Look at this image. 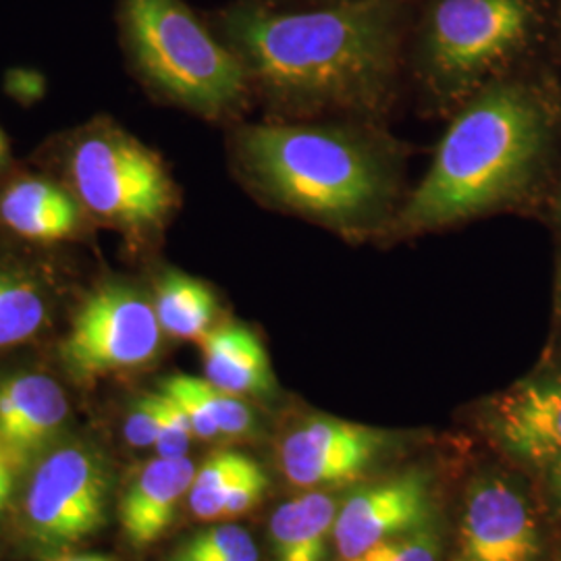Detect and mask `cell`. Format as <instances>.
Returning a JSON list of instances; mask_svg holds the SVG:
<instances>
[{
  "label": "cell",
  "instance_id": "1",
  "mask_svg": "<svg viewBox=\"0 0 561 561\" xmlns=\"http://www.w3.org/2000/svg\"><path fill=\"white\" fill-rule=\"evenodd\" d=\"M412 9L414 0H240L213 27L283 111L373 115L391 99Z\"/></svg>",
  "mask_w": 561,
  "mask_h": 561
},
{
  "label": "cell",
  "instance_id": "2",
  "mask_svg": "<svg viewBox=\"0 0 561 561\" xmlns=\"http://www.w3.org/2000/svg\"><path fill=\"white\" fill-rule=\"evenodd\" d=\"M551 134V111L533 85L491 81L445 131L398 227L410 233L439 229L514 198L537 173Z\"/></svg>",
  "mask_w": 561,
  "mask_h": 561
},
{
  "label": "cell",
  "instance_id": "3",
  "mask_svg": "<svg viewBox=\"0 0 561 561\" xmlns=\"http://www.w3.org/2000/svg\"><path fill=\"white\" fill-rule=\"evenodd\" d=\"M240 159L271 201L337 229L377 225L398 196L396 159L350 127L254 125L240 136Z\"/></svg>",
  "mask_w": 561,
  "mask_h": 561
},
{
  "label": "cell",
  "instance_id": "4",
  "mask_svg": "<svg viewBox=\"0 0 561 561\" xmlns=\"http://www.w3.org/2000/svg\"><path fill=\"white\" fill-rule=\"evenodd\" d=\"M542 20V0H422L408 30L416 76L442 104L468 102L530 48Z\"/></svg>",
  "mask_w": 561,
  "mask_h": 561
},
{
  "label": "cell",
  "instance_id": "5",
  "mask_svg": "<svg viewBox=\"0 0 561 561\" xmlns=\"http://www.w3.org/2000/svg\"><path fill=\"white\" fill-rule=\"evenodd\" d=\"M119 21L134 65L171 101L219 117L245 99V65L183 0H121Z\"/></svg>",
  "mask_w": 561,
  "mask_h": 561
},
{
  "label": "cell",
  "instance_id": "6",
  "mask_svg": "<svg viewBox=\"0 0 561 561\" xmlns=\"http://www.w3.org/2000/svg\"><path fill=\"white\" fill-rule=\"evenodd\" d=\"M81 204L102 221L146 229L175 206V187L161 159L117 131H96L76 144L69 159Z\"/></svg>",
  "mask_w": 561,
  "mask_h": 561
},
{
  "label": "cell",
  "instance_id": "7",
  "mask_svg": "<svg viewBox=\"0 0 561 561\" xmlns=\"http://www.w3.org/2000/svg\"><path fill=\"white\" fill-rule=\"evenodd\" d=\"M161 340L154 304L131 287L108 285L83 301L60 356L78 379H99L150 364Z\"/></svg>",
  "mask_w": 561,
  "mask_h": 561
},
{
  "label": "cell",
  "instance_id": "8",
  "mask_svg": "<svg viewBox=\"0 0 561 561\" xmlns=\"http://www.w3.org/2000/svg\"><path fill=\"white\" fill-rule=\"evenodd\" d=\"M108 474L85 447H62L42 461L27 486L23 516L44 547H69L94 535L106 518Z\"/></svg>",
  "mask_w": 561,
  "mask_h": 561
},
{
  "label": "cell",
  "instance_id": "9",
  "mask_svg": "<svg viewBox=\"0 0 561 561\" xmlns=\"http://www.w3.org/2000/svg\"><path fill=\"white\" fill-rule=\"evenodd\" d=\"M431 489L421 472L366 486L343 503L335 518L333 541L341 561L354 560L375 545L426 528Z\"/></svg>",
  "mask_w": 561,
  "mask_h": 561
},
{
  "label": "cell",
  "instance_id": "10",
  "mask_svg": "<svg viewBox=\"0 0 561 561\" xmlns=\"http://www.w3.org/2000/svg\"><path fill=\"white\" fill-rule=\"evenodd\" d=\"M381 437L358 424L312 419L280 443V468L300 489L333 486L356 481L375 461Z\"/></svg>",
  "mask_w": 561,
  "mask_h": 561
},
{
  "label": "cell",
  "instance_id": "11",
  "mask_svg": "<svg viewBox=\"0 0 561 561\" xmlns=\"http://www.w3.org/2000/svg\"><path fill=\"white\" fill-rule=\"evenodd\" d=\"M537 524L520 493L502 481H482L463 507L456 561H535Z\"/></svg>",
  "mask_w": 561,
  "mask_h": 561
},
{
  "label": "cell",
  "instance_id": "12",
  "mask_svg": "<svg viewBox=\"0 0 561 561\" xmlns=\"http://www.w3.org/2000/svg\"><path fill=\"white\" fill-rule=\"evenodd\" d=\"M69 416L59 382L38 373H21L0 381V449L23 466L50 442Z\"/></svg>",
  "mask_w": 561,
  "mask_h": 561
},
{
  "label": "cell",
  "instance_id": "13",
  "mask_svg": "<svg viewBox=\"0 0 561 561\" xmlns=\"http://www.w3.org/2000/svg\"><path fill=\"white\" fill-rule=\"evenodd\" d=\"M493 426L505 447L524 460H561V377L514 387L495 405Z\"/></svg>",
  "mask_w": 561,
  "mask_h": 561
},
{
  "label": "cell",
  "instance_id": "14",
  "mask_svg": "<svg viewBox=\"0 0 561 561\" xmlns=\"http://www.w3.org/2000/svg\"><path fill=\"white\" fill-rule=\"evenodd\" d=\"M196 466L187 456L148 461L121 500L119 518L127 541L148 547L175 520L181 500L190 493Z\"/></svg>",
  "mask_w": 561,
  "mask_h": 561
},
{
  "label": "cell",
  "instance_id": "15",
  "mask_svg": "<svg viewBox=\"0 0 561 561\" xmlns=\"http://www.w3.org/2000/svg\"><path fill=\"white\" fill-rule=\"evenodd\" d=\"M202 343L204 379L233 396H271L275 375L262 341L243 324L215 327Z\"/></svg>",
  "mask_w": 561,
  "mask_h": 561
},
{
  "label": "cell",
  "instance_id": "16",
  "mask_svg": "<svg viewBox=\"0 0 561 561\" xmlns=\"http://www.w3.org/2000/svg\"><path fill=\"white\" fill-rule=\"evenodd\" d=\"M0 219L25 240L53 243L67 240L78 231L80 210L59 185L44 180H23L2 194Z\"/></svg>",
  "mask_w": 561,
  "mask_h": 561
},
{
  "label": "cell",
  "instance_id": "17",
  "mask_svg": "<svg viewBox=\"0 0 561 561\" xmlns=\"http://www.w3.org/2000/svg\"><path fill=\"white\" fill-rule=\"evenodd\" d=\"M340 505L321 491L283 503L271 518L275 561H327Z\"/></svg>",
  "mask_w": 561,
  "mask_h": 561
},
{
  "label": "cell",
  "instance_id": "18",
  "mask_svg": "<svg viewBox=\"0 0 561 561\" xmlns=\"http://www.w3.org/2000/svg\"><path fill=\"white\" fill-rule=\"evenodd\" d=\"M152 304L162 333L175 340L202 341L215 329L217 298L194 277L167 273L157 285Z\"/></svg>",
  "mask_w": 561,
  "mask_h": 561
},
{
  "label": "cell",
  "instance_id": "19",
  "mask_svg": "<svg viewBox=\"0 0 561 561\" xmlns=\"http://www.w3.org/2000/svg\"><path fill=\"white\" fill-rule=\"evenodd\" d=\"M46 321V300L36 280L0 268V350L32 340Z\"/></svg>",
  "mask_w": 561,
  "mask_h": 561
},
{
  "label": "cell",
  "instance_id": "20",
  "mask_svg": "<svg viewBox=\"0 0 561 561\" xmlns=\"http://www.w3.org/2000/svg\"><path fill=\"white\" fill-rule=\"evenodd\" d=\"M252 458L238 451H217L204 461L187 493L194 516L201 520L221 518L229 493L243 477V472L252 466Z\"/></svg>",
  "mask_w": 561,
  "mask_h": 561
},
{
  "label": "cell",
  "instance_id": "21",
  "mask_svg": "<svg viewBox=\"0 0 561 561\" xmlns=\"http://www.w3.org/2000/svg\"><path fill=\"white\" fill-rule=\"evenodd\" d=\"M185 379L194 396L201 400L204 410L208 412V416L217 424L221 437H243L254 431V412L241 398L222 391L206 379L190 375H185Z\"/></svg>",
  "mask_w": 561,
  "mask_h": 561
},
{
  "label": "cell",
  "instance_id": "22",
  "mask_svg": "<svg viewBox=\"0 0 561 561\" xmlns=\"http://www.w3.org/2000/svg\"><path fill=\"white\" fill-rule=\"evenodd\" d=\"M178 553L222 558V560L259 561V549L252 535L238 524H222L202 530L190 541L183 542Z\"/></svg>",
  "mask_w": 561,
  "mask_h": 561
},
{
  "label": "cell",
  "instance_id": "23",
  "mask_svg": "<svg viewBox=\"0 0 561 561\" xmlns=\"http://www.w3.org/2000/svg\"><path fill=\"white\" fill-rule=\"evenodd\" d=\"M159 435L154 449L159 458H183L187 456L190 443L196 437L187 414L178 401L159 391Z\"/></svg>",
  "mask_w": 561,
  "mask_h": 561
},
{
  "label": "cell",
  "instance_id": "24",
  "mask_svg": "<svg viewBox=\"0 0 561 561\" xmlns=\"http://www.w3.org/2000/svg\"><path fill=\"white\" fill-rule=\"evenodd\" d=\"M347 561H439V539L422 528L375 545L366 553Z\"/></svg>",
  "mask_w": 561,
  "mask_h": 561
},
{
  "label": "cell",
  "instance_id": "25",
  "mask_svg": "<svg viewBox=\"0 0 561 561\" xmlns=\"http://www.w3.org/2000/svg\"><path fill=\"white\" fill-rule=\"evenodd\" d=\"M125 439L131 447H154L159 435V398L157 393H146L136 401L127 421H125Z\"/></svg>",
  "mask_w": 561,
  "mask_h": 561
},
{
  "label": "cell",
  "instance_id": "26",
  "mask_svg": "<svg viewBox=\"0 0 561 561\" xmlns=\"http://www.w3.org/2000/svg\"><path fill=\"white\" fill-rule=\"evenodd\" d=\"M266 486H268V479H266L264 470L259 466V461H252V466L243 472V477L229 493L225 507H222L221 518H233V516H241L248 510H252L256 503L261 502Z\"/></svg>",
  "mask_w": 561,
  "mask_h": 561
},
{
  "label": "cell",
  "instance_id": "27",
  "mask_svg": "<svg viewBox=\"0 0 561 561\" xmlns=\"http://www.w3.org/2000/svg\"><path fill=\"white\" fill-rule=\"evenodd\" d=\"M18 470H20V466L9 458V454L4 449H0V512L9 503Z\"/></svg>",
  "mask_w": 561,
  "mask_h": 561
},
{
  "label": "cell",
  "instance_id": "28",
  "mask_svg": "<svg viewBox=\"0 0 561 561\" xmlns=\"http://www.w3.org/2000/svg\"><path fill=\"white\" fill-rule=\"evenodd\" d=\"M551 484L556 491V497L561 503V460L553 461V470H551Z\"/></svg>",
  "mask_w": 561,
  "mask_h": 561
},
{
  "label": "cell",
  "instance_id": "29",
  "mask_svg": "<svg viewBox=\"0 0 561 561\" xmlns=\"http://www.w3.org/2000/svg\"><path fill=\"white\" fill-rule=\"evenodd\" d=\"M171 561H238V560H222V558H201V556H183V553H175Z\"/></svg>",
  "mask_w": 561,
  "mask_h": 561
},
{
  "label": "cell",
  "instance_id": "30",
  "mask_svg": "<svg viewBox=\"0 0 561 561\" xmlns=\"http://www.w3.org/2000/svg\"><path fill=\"white\" fill-rule=\"evenodd\" d=\"M57 561H113L108 558H102V556H65L59 558Z\"/></svg>",
  "mask_w": 561,
  "mask_h": 561
},
{
  "label": "cell",
  "instance_id": "31",
  "mask_svg": "<svg viewBox=\"0 0 561 561\" xmlns=\"http://www.w3.org/2000/svg\"><path fill=\"white\" fill-rule=\"evenodd\" d=\"M4 157H7V140H4V136L0 131V162L4 161Z\"/></svg>",
  "mask_w": 561,
  "mask_h": 561
},
{
  "label": "cell",
  "instance_id": "32",
  "mask_svg": "<svg viewBox=\"0 0 561 561\" xmlns=\"http://www.w3.org/2000/svg\"><path fill=\"white\" fill-rule=\"evenodd\" d=\"M273 2H280V4H285V2H300V4H312V2H329V0H273Z\"/></svg>",
  "mask_w": 561,
  "mask_h": 561
}]
</instances>
